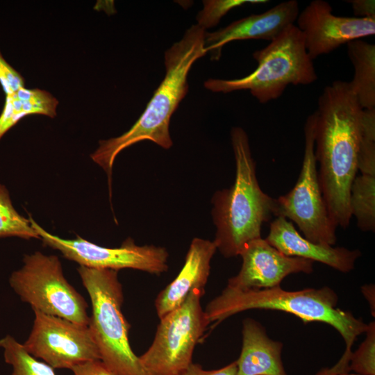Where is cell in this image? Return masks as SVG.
Segmentation results:
<instances>
[{
  "mask_svg": "<svg viewBox=\"0 0 375 375\" xmlns=\"http://www.w3.org/2000/svg\"><path fill=\"white\" fill-rule=\"evenodd\" d=\"M315 112L319 185L332 222L344 229L352 217L351 187L358 172L363 109L349 81L335 80L323 90Z\"/></svg>",
  "mask_w": 375,
  "mask_h": 375,
  "instance_id": "cell-1",
  "label": "cell"
},
{
  "mask_svg": "<svg viewBox=\"0 0 375 375\" xmlns=\"http://www.w3.org/2000/svg\"><path fill=\"white\" fill-rule=\"evenodd\" d=\"M206 33L199 25H192L165 52V75L139 119L122 135L99 141L98 148L90 155L106 172L110 188L115 160L124 149L143 140H150L165 149L172 146L170 119L188 93V76L192 65L207 54Z\"/></svg>",
  "mask_w": 375,
  "mask_h": 375,
  "instance_id": "cell-2",
  "label": "cell"
},
{
  "mask_svg": "<svg viewBox=\"0 0 375 375\" xmlns=\"http://www.w3.org/2000/svg\"><path fill=\"white\" fill-rule=\"evenodd\" d=\"M338 297L329 288L286 291L280 286L266 289L237 290L226 287L210 301L205 312L210 323L219 322L236 313L265 309L286 312L303 322H323L334 327L342 336L346 349L340 360L319 375L349 373L351 347L358 335L365 333L367 324L351 312L336 308Z\"/></svg>",
  "mask_w": 375,
  "mask_h": 375,
  "instance_id": "cell-3",
  "label": "cell"
},
{
  "mask_svg": "<svg viewBox=\"0 0 375 375\" xmlns=\"http://www.w3.org/2000/svg\"><path fill=\"white\" fill-rule=\"evenodd\" d=\"M235 161L233 185L215 192L212 216L216 227L214 242L225 258L239 256L250 241L261 238L265 222L274 216V198L260 188L248 135L239 126L231 131Z\"/></svg>",
  "mask_w": 375,
  "mask_h": 375,
  "instance_id": "cell-4",
  "label": "cell"
},
{
  "mask_svg": "<svg viewBox=\"0 0 375 375\" xmlns=\"http://www.w3.org/2000/svg\"><path fill=\"white\" fill-rule=\"evenodd\" d=\"M77 272L90 299L88 326L100 360L114 375H151L129 343L130 325L122 311L124 295L118 271L79 266Z\"/></svg>",
  "mask_w": 375,
  "mask_h": 375,
  "instance_id": "cell-5",
  "label": "cell"
},
{
  "mask_svg": "<svg viewBox=\"0 0 375 375\" xmlns=\"http://www.w3.org/2000/svg\"><path fill=\"white\" fill-rule=\"evenodd\" d=\"M253 57L258 65L251 74L231 80L210 78L204 87L222 93L249 90L260 103H266L278 99L289 85H307L317 80L303 35L295 24L254 51Z\"/></svg>",
  "mask_w": 375,
  "mask_h": 375,
  "instance_id": "cell-6",
  "label": "cell"
},
{
  "mask_svg": "<svg viewBox=\"0 0 375 375\" xmlns=\"http://www.w3.org/2000/svg\"><path fill=\"white\" fill-rule=\"evenodd\" d=\"M9 283L33 310L89 325L88 304L65 278L56 256L40 251L24 255L22 267L11 274Z\"/></svg>",
  "mask_w": 375,
  "mask_h": 375,
  "instance_id": "cell-7",
  "label": "cell"
},
{
  "mask_svg": "<svg viewBox=\"0 0 375 375\" xmlns=\"http://www.w3.org/2000/svg\"><path fill=\"white\" fill-rule=\"evenodd\" d=\"M205 291H192L160 319L154 339L139 359L151 375H178L193 362L194 348L210 322L201 304Z\"/></svg>",
  "mask_w": 375,
  "mask_h": 375,
  "instance_id": "cell-8",
  "label": "cell"
},
{
  "mask_svg": "<svg viewBox=\"0 0 375 375\" xmlns=\"http://www.w3.org/2000/svg\"><path fill=\"white\" fill-rule=\"evenodd\" d=\"M316 112L304 125L305 147L301 169L294 188L274 199V216L294 222L307 240L333 246L336 226L332 222L319 185L315 156Z\"/></svg>",
  "mask_w": 375,
  "mask_h": 375,
  "instance_id": "cell-9",
  "label": "cell"
},
{
  "mask_svg": "<svg viewBox=\"0 0 375 375\" xmlns=\"http://www.w3.org/2000/svg\"><path fill=\"white\" fill-rule=\"evenodd\" d=\"M29 217L44 245L58 250L79 266L116 271L133 269L157 275L168 269L169 254L164 247L138 246L131 238L117 248L101 247L78 235L75 239H64L49 233Z\"/></svg>",
  "mask_w": 375,
  "mask_h": 375,
  "instance_id": "cell-10",
  "label": "cell"
},
{
  "mask_svg": "<svg viewBox=\"0 0 375 375\" xmlns=\"http://www.w3.org/2000/svg\"><path fill=\"white\" fill-rule=\"evenodd\" d=\"M32 330L22 344L26 351L53 369H69L100 355L88 326L33 310Z\"/></svg>",
  "mask_w": 375,
  "mask_h": 375,
  "instance_id": "cell-11",
  "label": "cell"
},
{
  "mask_svg": "<svg viewBox=\"0 0 375 375\" xmlns=\"http://www.w3.org/2000/svg\"><path fill=\"white\" fill-rule=\"evenodd\" d=\"M296 22L312 60L342 44L375 34V19L335 15L324 0L310 1L299 12Z\"/></svg>",
  "mask_w": 375,
  "mask_h": 375,
  "instance_id": "cell-12",
  "label": "cell"
},
{
  "mask_svg": "<svg viewBox=\"0 0 375 375\" xmlns=\"http://www.w3.org/2000/svg\"><path fill=\"white\" fill-rule=\"evenodd\" d=\"M239 256L242 259L241 269L226 285L233 289L272 288L280 286L289 274L313 271V261L288 256L261 238L248 242Z\"/></svg>",
  "mask_w": 375,
  "mask_h": 375,
  "instance_id": "cell-13",
  "label": "cell"
},
{
  "mask_svg": "<svg viewBox=\"0 0 375 375\" xmlns=\"http://www.w3.org/2000/svg\"><path fill=\"white\" fill-rule=\"evenodd\" d=\"M299 13L297 1L281 2L264 12L236 20L216 31L206 32L205 49L212 60H218L223 47L230 42L249 39L271 42L294 24Z\"/></svg>",
  "mask_w": 375,
  "mask_h": 375,
  "instance_id": "cell-14",
  "label": "cell"
},
{
  "mask_svg": "<svg viewBox=\"0 0 375 375\" xmlns=\"http://www.w3.org/2000/svg\"><path fill=\"white\" fill-rule=\"evenodd\" d=\"M265 240L282 253L325 264L341 272H349L361 256L358 249L317 244L303 237L292 222L276 217L269 226Z\"/></svg>",
  "mask_w": 375,
  "mask_h": 375,
  "instance_id": "cell-15",
  "label": "cell"
},
{
  "mask_svg": "<svg viewBox=\"0 0 375 375\" xmlns=\"http://www.w3.org/2000/svg\"><path fill=\"white\" fill-rule=\"evenodd\" d=\"M217 250L213 241L198 238L192 240L179 274L160 292L155 300L159 319L180 306L192 291H205L210 272V261Z\"/></svg>",
  "mask_w": 375,
  "mask_h": 375,
  "instance_id": "cell-16",
  "label": "cell"
},
{
  "mask_svg": "<svg viewBox=\"0 0 375 375\" xmlns=\"http://www.w3.org/2000/svg\"><path fill=\"white\" fill-rule=\"evenodd\" d=\"M283 344L271 340L253 319L242 322V347L237 375H288L281 360Z\"/></svg>",
  "mask_w": 375,
  "mask_h": 375,
  "instance_id": "cell-17",
  "label": "cell"
},
{
  "mask_svg": "<svg viewBox=\"0 0 375 375\" xmlns=\"http://www.w3.org/2000/svg\"><path fill=\"white\" fill-rule=\"evenodd\" d=\"M58 105V99L46 90L22 88L6 95L0 115V140L24 117L42 115L53 118Z\"/></svg>",
  "mask_w": 375,
  "mask_h": 375,
  "instance_id": "cell-18",
  "label": "cell"
},
{
  "mask_svg": "<svg viewBox=\"0 0 375 375\" xmlns=\"http://www.w3.org/2000/svg\"><path fill=\"white\" fill-rule=\"evenodd\" d=\"M354 74L350 85L362 109L375 108V45L362 40L347 44Z\"/></svg>",
  "mask_w": 375,
  "mask_h": 375,
  "instance_id": "cell-19",
  "label": "cell"
},
{
  "mask_svg": "<svg viewBox=\"0 0 375 375\" xmlns=\"http://www.w3.org/2000/svg\"><path fill=\"white\" fill-rule=\"evenodd\" d=\"M351 215L364 232L375 231V175L361 174L354 178L350 194Z\"/></svg>",
  "mask_w": 375,
  "mask_h": 375,
  "instance_id": "cell-20",
  "label": "cell"
},
{
  "mask_svg": "<svg viewBox=\"0 0 375 375\" xmlns=\"http://www.w3.org/2000/svg\"><path fill=\"white\" fill-rule=\"evenodd\" d=\"M0 347L6 362L12 367L11 375H56L53 368L29 354L11 335L1 338Z\"/></svg>",
  "mask_w": 375,
  "mask_h": 375,
  "instance_id": "cell-21",
  "label": "cell"
},
{
  "mask_svg": "<svg viewBox=\"0 0 375 375\" xmlns=\"http://www.w3.org/2000/svg\"><path fill=\"white\" fill-rule=\"evenodd\" d=\"M8 237L40 239L30 217L26 218L16 210L8 189L0 184V238Z\"/></svg>",
  "mask_w": 375,
  "mask_h": 375,
  "instance_id": "cell-22",
  "label": "cell"
},
{
  "mask_svg": "<svg viewBox=\"0 0 375 375\" xmlns=\"http://www.w3.org/2000/svg\"><path fill=\"white\" fill-rule=\"evenodd\" d=\"M358 170L361 174L375 175V108L363 109Z\"/></svg>",
  "mask_w": 375,
  "mask_h": 375,
  "instance_id": "cell-23",
  "label": "cell"
},
{
  "mask_svg": "<svg viewBox=\"0 0 375 375\" xmlns=\"http://www.w3.org/2000/svg\"><path fill=\"white\" fill-rule=\"evenodd\" d=\"M266 0H205L197 16V25L205 31L215 26L231 10L247 3H265Z\"/></svg>",
  "mask_w": 375,
  "mask_h": 375,
  "instance_id": "cell-24",
  "label": "cell"
},
{
  "mask_svg": "<svg viewBox=\"0 0 375 375\" xmlns=\"http://www.w3.org/2000/svg\"><path fill=\"white\" fill-rule=\"evenodd\" d=\"M367 336L358 350L352 352L349 372L354 371L360 375H375V326L374 322L367 324Z\"/></svg>",
  "mask_w": 375,
  "mask_h": 375,
  "instance_id": "cell-25",
  "label": "cell"
},
{
  "mask_svg": "<svg viewBox=\"0 0 375 375\" xmlns=\"http://www.w3.org/2000/svg\"><path fill=\"white\" fill-rule=\"evenodd\" d=\"M0 84L6 95L25 87L23 76L3 58L0 51Z\"/></svg>",
  "mask_w": 375,
  "mask_h": 375,
  "instance_id": "cell-26",
  "label": "cell"
},
{
  "mask_svg": "<svg viewBox=\"0 0 375 375\" xmlns=\"http://www.w3.org/2000/svg\"><path fill=\"white\" fill-rule=\"evenodd\" d=\"M238 367L236 361L232 362L225 367L213 370H206L196 363L192 362L189 367L178 375H237Z\"/></svg>",
  "mask_w": 375,
  "mask_h": 375,
  "instance_id": "cell-27",
  "label": "cell"
},
{
  "mask_svg": "<svg viewBox=\"0 0 375 375\" xmlns=\"http://www.w3.org/2000/svg\"><path fill=\"white\" fill-rule=\"evenodd\" d=\"M74 375H114L100 360L88 361L73 367Z\"/></svg>",
  "mask_w": 375,
  "mask_h": 375,
  "instance_id": "cell-28",
  "label": "cell"
},
{
  "mask_svg": "<svg viewBox=\"0 0 375 375\" xmlns=\"http://www.w3.org/2000/svg\"><path fill=\"white\" fill-rule=\"evenodd\" d=\"M347 1L351 3L356 17L375 19L374 0H350Z\"/></svg>",
  "mask_w": 375,
  "mask_h": 375,
  "instance_id": "cell-29",
  "label": "cell"
},
{
  "mask_svg": "<svg viewBox=\"0 0 375 375\" xmlns=\"http://www.w3.org/2000/svg\"><path fill=\"white\" fill-rule=\"evenodd\" d=\"M339 375H360V374H349V373H344V374H339Z\"/></svg>",
  "mask_w": 375,
  "mask_h": 375,
  "instance_id": "cell-30",
  "label": "cell"
}]
</instances>
